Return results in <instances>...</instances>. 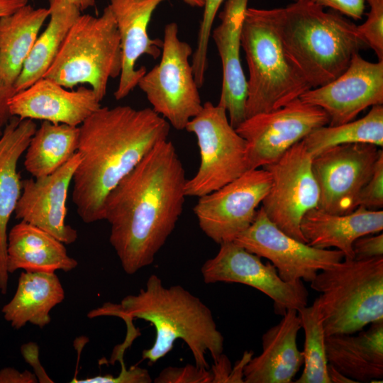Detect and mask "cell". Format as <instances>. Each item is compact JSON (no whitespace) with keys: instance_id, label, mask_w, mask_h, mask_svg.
I'll return each instance as SVG.
<instances>
[{"instance_id":"cell-4","label":"cell","mask_w":383,"mask_h":383,"mask_svg":"<svg viewBox=\"0 0 383 383\" xmlns=\"http://www.w3.org/2000/svg\"><path fill=\"white\" fill-rule=\"evenodd\" d=\"M273 10L284 48L311 88L334 80L368 48L357 26L335 11L304 1Z\"/></svg>"},{"instance_id":"cell-40","label":"cell","mask_w":383,"mask_h":383,"mask_svg":"<svg viewBox=\"0 0 383 383\" xmlns=\"http://www.w3.org/2000/svg\"><path fill=\"white\" fill-rule=\"evenodd\" d=\"M15 93L13 86L6 84L0 76V130L13 117L9 111V101Z\"/></svg>"},{"instance_id":"cell-31","label":"cell","mask_w":383,"mask_h":383,"mask_svg":"<svg viewBox=\"0 0 383 383\" xmlns=\"http://www.w3.org/2000/svg\"><path fill=\"white\" fill-rule=\"evenodd\" d=\"M304 332V369L296 383H331L326 353V333L318 298L297 311Z\"/></svg>"},{"instance_id":"cell-17","label":"cell","mask_w":383,"mask_h":383,"mask_svg":"<svg viewBox=\"0 0 383 383\" xmlns=\"http://www.w3.org/2000/svg\"><path fill=\"white\" fill-rule=\"evenodd\" d=\"M80 160L77 152L52 174L22 180V192L13 212L16 218L38 227L66 245L74 243L77 231L65 220L68 191Z\"/></svg>"},{"instance_id":"cell-45","label":"cell","mask_w":383,"mask_h":383,"mask_svg":"<svg viewBox=\"0 0 383 383\" xmlns=\"http://www.w3.org/2000/svg\"><path fill=\"white\" fill-rule=\"evenodd\" d=\"M184 2L194 8H203L205 0H183Z\"/></svg>"},{"instance_id":"cell-32","label":"cell","mask_w":383,"mask_h":383,"mask_svg":"<svg viewBox=\"0 0 383 383\" xmlns=\"http://www.w3.org/2000/svg\"><path fill=\"white\" fill-rule=\"evenodd\" d=\"M225 0H205L200 23L196 45L192 56V66L194 78L200 89L204 84L208 64V50L213 24L217 12Z\"/></svg>"},{"instance_id":"cell-24","label":"cell","mask_w":383,"mask_h":383,"mask_svg":"<svg viewBox=\"0 0 383 383\" xmlns=\"http://www.w3.org/2000/svg\"><path fill=\"white\" fill-rule=\"evenodd\" d=\"M358 332L326 336L328 363L356 383L382 382L383 320Z\"/></svg>"},{"instance_id":"cell-18","label":"cell","mask_w":383,"mask_h":383,"mask_svg":"<svg viewBox=\"0 0 383 383\" xmlns=\"http://www.w3.org/2000/svg\"><path fill=\"white\" fill-rule=\"evenodd\" d=\"M167 0H110L109 4L116 21L122 52V67L114 97H126L147 70L136 68L139 58L145 55L157 59L161 55L162 40L152 39L148 26L160 4Z\"/></svg>"},{"instance_id":"cell-37","label":"cell","mask_w":383,"mask_h":383,"mask_svg":"<svg viewBox=\"0 0 383 383\" xmlns=\"http://www.w3.org/2000/svg\"><path fill=\"white\" fill-rule=\"evenodd\" d=\"M308 1L323 8H329L355 20L361 19L365 9V0H292Z\"/></svg>"},{"instance_id":"cell-10","label":"cell","mask_w":383,"mask_h":383,"mask_svg":"<svg viewBox=\"0 0 383 383\" xmlns=\"http://www.w3.org/2000/svg\"><path fill=\"white\" fill-rule=\"evenodd\" d=\"M311 162L312 157L301 140L262 167L270 174L271 185L261 207L277 228L305 243L301 221L309 211L318 208L320 199Z\"/></svg>"},{"instance_id":"cell-3","label":"cell","mask_w":383,"mask_h":383,"mask_svg":"<svg viewBox=\"0 0 383 383\" xmlns=\"http://www.w3.org/2000/svg\"><path fill=\"white\" fill-rule=\"evenodd\" d=\"M87 316L90 318L117 316L126 323L139 318L152 324L155 341L142 353V358L149 365L169 353L177 340L187 344L195 365L202 368L209 369L207 353L214 362L223 355L224 338L211 309L182 286L165 287L156 274L148 277L138 294L125 296L120 304L105 303Z\"/></svg>"},{"instance_id":"cell-38","label":"cell","mask_w":383,"mask_h":383,"mask_svg":"<svg viewBox=\"0 0 383 383\" xmlns=\"http://www.w3.org/2000/svg\"><path fill=\"white\" fill-rule=\"evenodd\" d=\"M354 259L366 260L383 256V234L362 235L353 245Z\"/></svg>"},{"instance_id":"cell-46","label":"cell","mask_w":383,"mask_h":383,"mask_svg":"<svg viewBox=\"0 0 383 383\" xmlns=\"http://www.w3.org/2000/svg\"><path fill=\"white\" fill-rule=\"evenodd\" d=\"M366 1H367L370 6L376 3L383 2V0H366Z\"/></svg>"},{"instance_id":"cell-39","label":"cell","mask_w":383,"mask_h":383,"mask_svg":"<svg viewBox=\"0 0 383 383\" xmlns=\"http://www.w3.org/2000/svg\"><path fill=\"white\" fill-rule=\"evenodd\" d=\"M21 350L25 360L34 368L38 382H53L40 364L38 345L34 343H28L22 345Z\"/></svg>"},{"instance_id":"cell-19","label":"cell","mask_w":383,"mask_h":383,"mask_svg":"<svg viewBox=\"0 0 383 383\" xmlns=\"http://www.w3.org/2000/svg\"><path fill=\"white\" fill-rule=\"evenodd\" d=\"M100 102L91 88L68 90L43 77L16 92L9 101V107L11 116L20 119L78 126L101 107Z\"/></svg>"},{"instance_id":"cell-35","label":"cell","mask_w":383,"mask_h":383,"mask_svg":"<svg viewBox=\"0 0 383 383\" xmlns=\"http://www.w3.org/2000/svg\"><path fill=\"white\" fill-rule=\"evenodd\" d=\"M356 206L370 209L383 207V151L381 150L373 172L357 198Z\"/></svg>"},{"instance_id":"cell-28","label":"cell","mask_w":383,"mask_h":383,"mask_svg":"<svg viewBox=\"0 0 383 383\" xmlns=\"http://www.w3.org/2000/svg\"><path fill=\"white\" fill-rule=\"evenodd\" d=\"M49 22L38 36L13 84L16 92L43 78L55 60L70 29L81 10L65 0H48Z\"/></svg>"},{"instance_id":"cell-41","label":"cell","mask_w":383,"mask_h":383,"mask_svg":"<svg viewBox=\"0 0 383 383\" xmlns=\"http://www.w3.org/2000/svg\"><path fill=\"white\" fill-rule=\"evenodd\" d=\"M38 382L36 375L28 370L21 372L11 367L0 370V383H36Z\"/></svg>"},{"instance_id":"cell-12","label":"cell","mask_w":383,"mask_h":383,"mask_svg":"<svg viewBox=\"0 0 383 383\" xmlns=\"http://www.w3.org/2000/svg\"><path fill=\"white\" fill-rule=\"evenodd\" d=\"M270 185V172L257 168L199 197L193 211L201 230L218 245L233 241L253 222Z\"/></svg>"},{"instance_id":"cell-7","label":"cell","mask_w":383,"mask_h":383,"mask_svg":"<svg viewBox=\"0 0 383 383\" xmlns=\"http://www.w3.org/2000/svg\"><path fill=\"white\" fill-rule=\"evenodd\" d=\"M121 67L120 37L108 5L99 16L80 14L43 77L67 89L89 84L101 101Z\"/></svg>"},{"instance_id":"cell-9","label":"cell","mask_w":383,"mask_h":383,"mask_svg":"<svg viewBox=\"0 0 383 383\" xmlns=\"http://www.w3.org/2000/svg\"><path fill=\"white\" fill-rule=\"evenodd\" d=\"M185 130L193 133L200 152L196 173L187 179V196L201 197L233 181L249 170L247 143L230 123L226 111L210 101Z\"/></svg>"},{"instance_id":"cell-14","label":"cell","mask_w":383,"mask_h":383,"mask_svg":"<svg viewBox=\"0 0 383 383\" xmlns=\"http://www.w3.org/2000/svg\"><path fill=\"white\" fill-rule=\"evenodd\" d=\"M233 242L270 261L285 282H311L318 272L344 259L338 250L316 248L286 234L268 218L262 207L251 225Z\"/></svg>"},{"instance_id":"cell-23","label":"cell","mask_w":383,"mask_h":383,"mask_svg":"<svg viewBox=\"0 0 383 383\" xmlns=\"http://www.w3.org/2000/svg\"><path fill=\"white\" fill-rule=\"evenodd\" d=\"M300 228L309 245L335 248L343 253L344 259H354L356 239L382 231L383 211L360 206L349 213L334 214L316 208L304 216Z\"/></svg>"},{"instance_id":"cell-22","label":"cell","mask_w":383,"mask_h":383,"mask_svg":"<svg viewBox=\"0 0 383 383\" xmlns=\"http://www.w3.org/2000/svg\"><path fill=\"white\" fill-rule=\"evenodd\" d=\"M37 129L32 119L13 116L0 130V292L6 294L9 272L6 267L8 223L22 192L18 162Z\"/></svg>"},{"instance_id":"cell-30","label":"cell","mask_w":383,"mask_h":383,"mask_svg":"<svg viewBox=\"0 0 383 383\" xmlns=\"http://www.w3.org/2000/svg\"><path fill=\"white\" fill-rule=\"evenodd\" d=\"M302 140L312 158L329 148L343 144L365 143L382 147L383 106H372L358 120L319 127Z\"/></svg>"},{"instance_id":"cell-2","label":"cell","mask_w":383,"mask_h":383,"mask_svg":"<svg viewBox=\"0 0 383 383\" xmlns=\"http://www.w3.org/2000/svg\"><path fill=\"white\" fill-rule=\"evenodd\" d=\"M170 130L152 108L130 106H101L80 125L72 199L83 222L103 220L107 195Z\"/></svg>"},{"instance_id":"cell-42","label":"cell","mask_w":383,"mask_h":383,"mask_svg":"<svg viewBox=\"0 0 383 383\" xmlns=\"http://www.w3.org/2000/svg\"><path fill=\"white\" fill-rule=\"evenodd\" d=\"M28 0H0V18L28 4Z\"/></svg>"},{"instance_id":"cell-5","label":"cell","mask_w":383,"mask_h":383,"mask_svg":"<svg viewBox=\"0 0 383 383\" xmlns=\"http://www.w3.org/2000/svg\"><path fill=\"white\" fill-rule=\"evenodd\" d=\"M241 48L249 72L246 118L281 108L311 88L284 48L273 9H246Z\"/></svg>"},{"instance_id":"cell-34","label":"cell","mask_w":383,"mask_h":383,"mask_svg":"<svg viewBox=\"0 0 383 383\" xmlns=\"http://www.w3.org/2000/svg\"><path fill=\"white\" fill-rule=\"evenodd\" d=\"M155 383H211L213 374L209 369L195 364L184 367H167L155 378Z\"/></svg>"},{"instance_id":"cell-16","label":"cell","mask_w":383,"mask_h":383,"mask_svg":"<svg viewBox=\"0 0 383 383\" xmlns=\"http://www.w3.org/2000/svg\"><path fill=\"white\" fill-rule=\"evenodd\" d=\"M299 99L321 108L328 116V126L352 121L367 108L382 105L383 60L369 62L356 53L337 78L311 88Z\"/></svg>"},{"instance_id":"cell-43","label":"cell","mask_w":383,"mask_h":383,"mask_svg":"<svg viewBox=\"0 0 383 383\" xmlns=\"http://www.w3.org/2000/svg\"><path fill=\"white\" fill-rule=\"evenodd\" d=\"M328 373L331 383H356L353 379L342 374L330 365H328Z\"/></svg>"},{"instance_id":"cell-6","label":"cell","mask_w":383,"mask_h":383,"mask_svg":"<svg viewBox=\"0 0 383 383\" xmlns=\"http://www.w3.org/2000/svg\"><path fill=\"white\" fill-rule=\"evenodd\" d=\"M318 298L326 335L352 334L383 320V256L343 259L318 272Z\"/></svg>"},{"instance_id":"cell-25","label":"cell","mask_w":383,"mask_h":383,"mask_svg":"<svg viewBox=\"0 0 383 383\" xmlns=\"http://www.w3.org/2000/svg\"><path fill=\"white\" fill-rule=\"evenodd\" d=\"M6 255L9 274L20 269L30 272H68L78 265L68 255L65 243L23 221L8 232Z\"/></svg>"},{"instance_id":"cell-27","label":"cell","mask_w":383,"mask_h":383,"mask_svg":"<svg viewBox=\"0 0 383 383\" xmlns=\"http://www.w3.org/2000/svg\"><path fill=\"white\" fill-rule=\"evenodd\" d=\"M48 8H34L26 4L0 18V76L11 86L49 18Z\"/></svg>"},{"instance_id":"cell-1","label":"cell","mask_w":383,"mask_h":383,"mask_svg":"<svg viewBox=\"0 0 383 383\" xmlns=\"http://www.w3.org/2000/svg\"><path fill=\"white\" fill-rule=\"evenodd\" d=\"M186 182L182 162L167 138L107 195L103 220L110 225L109 242L126 274L154 262L182 215Z\"/></svg>"},{"instance_id":"cell-15","label":"cell","mask_w":383,"mask_h":383,"mask_svg":"<svg viewBox=\"0 0 383 383\" xmlns=\"http://www.w3.org/2000/svg\"><path fill=\"white\" fill-rule=\"evenodd\" d=\"M381 150L365 143L329 148L312 158V170L318 185V209L347 214L356 208L360 192L370 179Z\"/></svg>"},{"instance_id":"cell-21","label":"cell","mask_w":383,"mask_h":383,"mask_svg":"<svg viewBox=\"0 0 383 383\" xmlns=\"http://www.w3.org/2000/svg\"><path fill=\"white\" fill-rule=\"evenodd\" d=\"M301 328L298 312L289 309L262 336V353L243 368L245 383H291L304 364L297 345Z\"/></svg>"},{"instance_id":"cell-11","label":"cell","mask_w":383,"mask_h":383,"mask_svg":"<svg viewBox=\"0 0 383 383\" xmlns=\"http://www.w3.org/2000/svg\"><path fill=\"white\" fill-rule=\"evenodd\" d=\"M328 123L321 108L299 98L277 109L246 118L235 130L247 143L249 169L253 170L275 162L311 132Z\"/></svg>"},{"instance_id":"cell-36","label":"cell","mask_w":383,"mask_h":383,"mask_svg":"<svg viewBox=\"0 0 383 383\" xmlns=\"http://www.w3.org/2000/svg\"><path fill=\"white\" fill-rule=\"evenodd\" d=\"M123 368L117 377L106 374L99 375L86 379L74 378L72 383H150L152 382L148 371L144 368L132 366L126 369L123 362Z\"/></svg>"},{"instance_id":"cell-29","label":"cell","mask_w":383,"mask_h":383,"mask_svg":"<svg viewBox=\"0 0 383 383\" xmlns=\"http://www.w3.org/2000/svg\"><path fill=\"white\" fill-rule=\"evenodd\" d=\"M79 127L43 121L26 150L23 165L33 177L49 175L77 152Z\"/></svg>"},{"instance_id":"cell-33","label":"cell","mask_w":383,"mask_h":383,"mask_svg":"<svg viewBox=\"0 0 383 383\" xmlns=\"http://www.w3.org/2000/svg\"><path fill=\"white\" fill-rule=\"evenodd\" d=\"M370 9L363 23L357 26V30L367 45L383 60V2L370 6Z\"/></svg>"},{"instance_id":"cell-13","label":"cell","mask_w":383,"mask_h":383,"mask_svg":"<svg viewBox=\"0 0 383 383\" xmlns=\"http://www.w3.org/2000/svg\"><path fill=\"white\" fill-rule=\"evenodd\" d=\"M248 251L233 241L220 245L217 254L201 267L206 284L239 283L264 293L274 301V312L282 316L289 309L307 306L309 292L302 280L285 282L270 262Z\"/></svg>"},{"instance_id":"cell-8","label":"cell","mask_w":383,"mask_h":383,"mask_svg":"<svg viewBox=\"0 0 383 383\" xmlns=\"http://www.w3.org/2000/svg\"><path fill=\"white\" fill-rule=\"evenodd\" d=\"M175 22L164 28L161 58L138 83L152 109L178 131L185 130L189 121L202 109L189 58L193 50L178 36Z\"/></svg>"},{"instance_id":"cell-44","label":"cell","mask_w":383,"mask_h":383,"mask_svg":"<svg viewBox=\"0 0 383 383\" xmlns=\"http://www.w3.org/2000/svg\"><path fill=\"white\" fill-rule=\"evenodd\" d=\"M77 7H78L81 11L89 9L94 6L95 0H65Z\"/></svg>"},{"instance_id":"cell-20","label":"cell","mask_w":383,"mask_h":383,"mask_svg":"<svg viewBox=\"0 0 383 383\" xmlns=\"http://www.w3.org/2000/svg\"><path fill=\"white\" fill-rule=\"evenodd\" d=\"M248 0H226L220 23L211 36L220 56L223 79L218 105L223 108L236 128L245 118L247 79L241 66V30Z\"/></svg>"},{"instance_id":"cell-26","label":"cell","mask_w":383,"mask_h":383,"mask_svg":"<svg viewBox=\"0 0 383 383\" xmlns=\"http://www.w3.org/2000/svg\"><path fill=\"white\" fill-rule=\"evenodd\" d=\"M64 299V289L55 272H23L15 294L1 312L15 329L28 323L43 328L51 321L50 311Z\"/></svg>"}]
</instances>
